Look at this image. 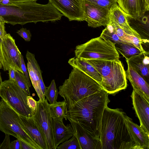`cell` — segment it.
Masks as SVG:
<instances>
[{"label":"cell","instance_id":"4316f807","mask_svg":"<svg viewBox=\"0 0 149 149\" xmlns=\"http://www.w3.org/2000/svg\"><path fill=\"white\" fill-rule=\"evenodd\" d=\"M58 91L56 88L55 81L53 79L49 85L46 87L45 93V97L50 104H52L57 102Z\"/></svg>","mask_w":149,"mask_h":149},{"label":"cell","instance_id":"f1b7e54d","mask_svg":"<svg viewBox=\"0 0 149 149\" xmlns=\"http://www.w3.org/2000/svg\"><path fill=\"white\" fill-rule=\"evenodd\" d=\"M100 36L109 39L115 44L120 42H126L119 38L113 26L109 23L103 30Z\"/></svg>","mask_w":149,"mask_h":149},{"label":"cell","instance_id":"ffe728a7","mask_svg":"<svg viewBox=\"0 0 149 149\" xmlns=\"http://www.w3.org/2000/svg\"><path fill=\"white\" fill-rule=\"evenodd\" d=\"M125 71L128 79L133 90L138 93L149 102V84L128 64Z\"/></svg>","mask_w":149,"mask_h":149},{"label":"cell","instance_id":"5bb4252c","mask_svg":"<svg viewBox=\"0 0 149 149\" xmlns=\"http://www.w3.org/2000/svg\"><path fill=\"white\" fill-rule=\"evenodd\" d=\"M19 116L22 127L33 140L42 149H48L46 138L33 116Z\"/></svg>","mask_w":149,"mask_h":149},{"label":"cell","instance_id":"f35d334b","mask_svg":"<svg viewBox=\"0 0 149 149\" xmlns=\"http://www.w3.org/2000/svg\"><path fill=\"white\" fill-rule=\"evenodd\" d=\"M39 79L41 89L44 96L45 97V93L46 87L45 86L42 79V72L39 74Z\"/></svg>","mask_w":149,"mask_h":149},{"label":"cell","instance_id":"2e32d148","mask_svg":"<svg viewBox=\"0 0 149 149\" xmlns=\"http://www.w3.org/2000/svg\"><path fill=\"white\" fill-rule=\"evenodd\" d=\"M125 119L128 130L138 149H149V134L126 114Z\"/></svg>","mask_w":149,"mask_h":149},{"label":"cell","instance_id":"e575fe53","mask_svg":"<svg viewBox=\"0 0 149 149\" xmlns=\"http://www.w3.org/2000/svg\"><path fill=\"white\" fill-rule=\"evenodd\" d=\"M20 66L22 70L26 77L29 83L31 84L28 70L24 63L23 56L22 54L20 58Z\"/></svg>","mask_w":149,"mask_h":149},{"label":"cell","instance_id":"484cf974","mask_svg":"<svg viewBox=\"0 0 149 149\" xmlns=\"http://www.w3.org/2000/svg\"><path fill=\"white\" fill-rule=\"evenodd\" d=\"M49 108L51 115L53 118L56 119L61 121H63L64 118L67 120L65 114L68 108L66 103L65 100L57 102L54 104H50Z\"/></svg>","mask_w":149,"mask_h":149},{"label":"cell","instance_id":"44dd1931","mask_svg":"<svg viewBox=\"0 0 149 149\" xmlns=\"http://www.w3.org/2000/svg\"><path fill=\"white\" fill-rule=\"evenodd\" d=\"M52 125L54 148L56 149L59 145L71 137L74 132L71 124L65 125L63 121L56 119L52 118Z\"/></svg>","mask_w":149,"mask_h":149},{"label":"cell","instance_id":"ac0fdd59","mask_svg":"<svg viewBox=\"0 0 149 149\" xmlns=\"http://www.w3.org/2000/svg\"><path fill=\"white\" fill-rule=\"evenodd\" d=\"M68 120L78 141L80 149H101L100 141L93 137L76 122Z\"/></svg>","mask_w":149,"mask_h":149},{"label":"cell","instance_id":"ab89813d","mask_svg":"<svg viewBox=\"0 0 149 149\" xmlns=\"http://www.w3.org/2000/svg\"><path fill=\"white\" fill-rule=\"evenodd\" d=\"M20 141V149H34L32 147L25 142L21 140Z\"/></svg>","mask_w":149,"mask_h":149},{"label":"cell","instance_id":"ee69618b","mask_svg":"<svg viewBox=\"0 0 149 149\" xmlns=\"http://www.w3.org/2000/svg\"><path fill=\"white\" fill-rule=\"evenodd\" d=\"M2 40L0 38V43L1 42ZM1 51H0V60L1 61Z\"/></svg>","mask_w":149,"mask_h":149},{"label":"cell","instance_id":"d6986e66","mask_svg":"<svg viewBox=\"0 0 149 149\" xmlns=\"http://www.w3.org/2000/svg\"><path fill=\"white\" fill-rule=\"evenodd\" d=\"M128 64L149 84V53L145 52L126 59Z\"/></svg>","mask_w":149,"mask_h":149},{"label":"cell","instance_id":"8992f818","mask_svg":"<svg viewBox=\"0 0 149 149\" xmlns=\"http://www.w3.org/2000/svg\"><path fill=\"white\" fill-rule=\"evenodd\" d=\"M115 45L109 39L100 36L77 46L74 51L75 57L85 59L119 60V55Z\"/></svg>","mask_w":149,"mask_h":149},{"label":"cell","instance_id":"277c9868","mask_svg":"<svg viewBox=\"0 0 149 149\" xmlns=\"http://www.w3.org/2000/svg\"><path fill=\"white\" fill-rule=\"evenodd\" d=\"M58 89V94L66 102L68 110L80 100L103 89L94 79L75 68Z\"/></svg>","mask_w":149,"mask_h":149},{"label":"cell","instance_id":"83f0119b","mask_svg":"<svg viewBox=\"0 0 149 149\" xmlns=\"http://www.w3.org/2000/svg\"><path fill=\"white\" fill-rule=\"evenodd\" d=\"M15 81L28 95H30V87L31 84L29 83L24 73L15 70Z\"/></svg>","mask_w":149,"mask_h":149},{"label":"cell","instance_id":"bcb514c9","mask_svg":"<svg viewBox=\"0 0 149 149\" xmlns=\"http://www.w3.org/2000/svg\"><path fill=\"white\" fill-rule=\"evenodd\" d=\"M148 5H149V0H146Z\"/></svg>","mask_w":149,"mask_h":149},{"label":"cell","instance_id":"7bdbcfd3","mask_svg":"<svg viewBox=\"0 0 149 149\" xmlns=\"http://www.w3.org/2000/svg\"><path fill=\"white\" fill-rule=\"evenodd\" d=\"M2 78H1V72H0V85L2 82Z\"/></svg>","mask_w":149,"mask_h":149},{"label":"cell","instance_id":"74e56055","mask_svg":"<svg viewBox=\"0 0 149 149\" xmlns=\"http://www.w3.org/2000/svg\"><path fill=\"white\" fill-rule=\"evenodd\" d=\"M8 70L9 79L12 81H15V70L10 67Z\"/></svg>","mask_w":149,"mask_h":149},{"label":"cell","instance_id":"d4e9b609","mask_svg":"<svg viewBox=\"0 0 149 149\" xmlns=\"http://www.w3.org/2000/svg\"><path fill=\"white\" fill-rule=\"evenodd\" d=\"M115 45L118 53L121 54L126 59L143 52L132 44L127 42L118 43Z\"/></svg>","mask_w":149,"mask_h":149},{"label":"cell","instance_id":"4fadbf2b","mask_svg":"<svg viewBox=\"0 0 149 149\" xmlns=\"http://www.w3.org/2000/svg\"><path fill=\"white\" fill-rule=\"evenodd\" d=\"M131 97L134 109L139 120L140 126L149 134V102L134 90Z\"/></svg>","mask_w":149,"mask_h":149},{"label":"cell","instance_id":"b9f144b4","mask_svg":"<svg viewBox=\"0 0 149 149\" xmlns=\"http://www.w3.org/2000/svg\"><path fill=\"white\" fill-rule=\"evenodd\" d=\"M37 0H10V1L12 2H19L30 1H36Z\"/></svg>","mask_w":149,"mask_h":149},{"label":"cell","instance_id":"603a6c76","mask_svg":"<svg viewBox=\"0 0 149 149\" xmlns=\"http://www.w3.org/2000/svg\"><path fill=\"white\" fill-rule=\"evenodd\" d=\"M68 63L72 68H76L84 72L101 86L102 79L100 74L93 66L85 59L75 57L70 59Z\"/></svg>","mask_w":149,"mask_h":149},{"label":"cell","instance_id":"d590c367","mask_svg":"<svg viewBox=\"0 0 149 149\" xmlns=\"http://www.w3.org/2000/svg\"><path fill=\"white\" fill-rule=\"evenodd\" d=\"M5 23L0 21V38L2 40L7 33L5 30Z\"/></svg>","mask_w":149,"mask_h":149},{"label":"cell","instance_id":"7c38bea8","mask_svg":"<svg viewBox=\"0 0 149 149\" xmlns=\"http://www.w3.org/2000/svg\"><path fill=\"white\" fill-rule=\"evenodd\" d=\"M109 10L84 1V21L88 26L96 28L107 26L109 22Z\"/></svg>","mask_w":149,"mask_h":149},{"label":"cell","instance_id":"8d00e7d4","mask_svg":"<svg viewBox=\"0 0 149 149\" xmlns=\"http://www.w3.org/2000/svg\"><path fill=\"white\" fill-rule=\"evenodd\" d=\"M11 149H20V141L17 139L10 142Z\"/></svg>","mask_w":149,"mask_h":149},{"label":"cell","instance_id":"7a4b0ae2","mask_svg":"<svg viewBox=\"0 0 149 149\" xmlns=\"http://www.w3.org/2000/svg\"><path fill=\"white\" fill-rule=\"evenodd\" d=\"M63 16L49 2L46 4L36 1L10 2L8 5L0 4V21L13 25L55 22Z\"/></svg>","mask_w":149,"mask_h":149},{"label":"cell","instance_id":"d6a6232c","mask_svg":"<svg viewBox=\"0 0 149 149\" xmlns=\"http://www.w3.org/2000/svg\"><path fill=\"white\" fill-rule=\"evenodd\" d=\"M27 100L28 105L32 111L33 115V113L36 110L37 107V101H36L30 95L27 96Z\"/></svg>","mask_w":149,"mask_h":149},{"label":"cell","instance_id":"e0dca14e","mask_svg":"<svg viewBox=\"0 0 149 149\" xmlns=\"http://www.w3.org/2000/svg\"><path fill=\"white\" fill-rule=\"evenodd\" d=\"M26 57L27 61V67L30 79L39 98V100L43 101L45 99L40 86L39 74L42 72L35 55L27 51Z\"/></svg>","mask_w":149,"mask_h":149},{"label":"cell","instance_id":"8fae6325","mask_svg":"<svg viewBox=\"0 0 149 149\" xmlns=\"http://www.w3.org/2000/svg\"><path fill=\"white\" fill-rule=\"evenodd\" d=\"M69 21H84V0H49Z\"/></svg>","mask_w":149,"mask_h":149},{"label":"cell","instance_id":"4dcf8cb0","mask_svg":"<svg viewBox=\"0 0 149 149\" xmlns=\"http://www.w3.org/2000/svg\"><path fill=\"white\" fill-rule=\"evenodd\" d=\"M94 5L109 10L114 5L117 4V0H84Z\"/></svg>","mask_w":149,"mask_h":149},{"label":"cell","instance_id":"7402d4cb","mask_svg":"<svg viewBox=\"0 0 149 149\" xmlns=\"http://www.w3.org/2000/svg\"><path fill=\"white\" fill-rule=\"evenodd\" d=\"M109 15V18L116 22L126 33L142 39L139 34L130 26L127 16L117 3L110 9Z\"/></svg>","mask_w":149,"mask_h":149},{"label":"cell","instance_id":"3957f363","mask_svg":"<svg viewBox=\"0 0 149 149\" xmlns=\"http://www.w3.org/2000/svg\"><path fill=\"white\" fill-rule=\"evenodd\" d=\"M121 109L105 108L100 132L101 149H138L127 129Z\"/></svg>","mask_w":149,"mask_h":149},{"label":"cell","instance_id":"6da1fadb","mask_svg":"<svg viewBox=\"0 0 149 149\" xmlns=\"http://www.w3.org/2000/svg\"><path fill=\"white\" fill-rule=\"evenodd\" d=\"M103 89L78 101L68 110L65 116L78 123L90 135L100 141V125L104 111L110 102Z\"/></svg>","mask_w":149,"mask_h":149},{"label":"cell","instance_id":"9a60e30c","mask_svg":"<svg viewBox=\"0 0 149 149\" xmlns=\"http://www.w3.org/2000/svg\"><path fill=\"white\" fill-rule=\"evenodd\" d=\"M117 2L127 17L133 19L142 17L149 10L146 0H117Z\"/></svg>","mask_w":149,"mask_h":149},{"label":"cell","instance_id":"5b68a950","mask_svg":"<svg viewBox=\"0 0 149 149\" xmlns=\"http://www.w3.org/2000/svg\"><path fill=\"white\" fill-rule=\"evenodd\" d=\"M84 59L100 74L102 79L100 86L109 94H114L126 88L125 71L119 60Z\"/></svg>","mask_w":149,"mask_h":149},{"label":"cell","instance_id":"9c48e42d","mask_svg":"<svg viewBox=\"0 0 149 149\" xmlns=\"http://www.w3.org/2000/svg\"><path fill=\"white\" fill-rule=\"evenodd\" d=\"M1 61L4 71L10 67L24 73L20 66L21 53L16 45L15 40L10 33H7L0 43Z\"/></svg>","mask_w":149,"mask_h":149},{"label":"cell","instance_id":"60d3db41","mask_svg":"<svg viewBox=\"0 0 149 149\" xmlns=\"http://www.w3.org/2000/svg\"><path fill=\"white\" fill-rule=\"evenodd\" d=\"M10 0H0V4L5 5H8L10 4Z\"/></svg>","mask_w":149,"mask_h":149},{"label":"cell","instance_id":"30bf717a","mask_svg":"<svg viewBox=\"0 0 149 149\" xmlns=\"http://www.w3.org/2000/svg\"><path fill=\"white\" fill-rule=\"evenodd\" d=\"M49 105L46 98L42 101L39 100L37 101V107L32 116L46 138L48 149H55L52 118Z\"/></svg>","mask_w":149,"mask_h":149},{"label":"cell","instance_id":"cb8c5ba5","mask_svg":"<svg viewBox=\"0 0 149 149\" xmlns=\"http://www.w3.org/2000/svg\"><path fill=\"white\" fill-rule=\"evenodd\" d=\"M109 19V23L113 26L116 33L121 39L132 44L142 52H146L142 46L143 40L141 39L127 33L116 22Z\"/></svg>","mask_w":149,"mask_h":149},{"label":"cell","instance_id":"1f68e13d","mask_svg":"<svg viewBox=\"0 0 149 149\" xmlns=\"http://www.w3.org/2000/svg\"><path fill=\"white\" fill-rule=\"evenodd\" d=\"M16 33L22 37L25 41H30L31 40V34L29 30L26 28H22Z\"/></svg>","mask_w":149,"mask_h":149},{"label":"cell","instance_id":"836d02e7","mask_svg":"<svg viewBox=\"0 0 149 149\" xmlns=\"http://www.w3.org/2000/svg\"><path fill=\"white\" fill-rule=\"evenodd\" d=\"M5 134L4 139L3 142L0 144V149H11L10 135Z\"/></svg>","mask_w":149,"mask_h":149},{"label":"cell","instance_id":"52a82bcc","mask_svg":"<svg viewBox=\"0 0 149 149\" xmlns=\"http://www.w3.org/2000/svg\"><path fill=\"white\" fill-rule=\"evenodd\" d=\"M19 114L2 99L0 101V131L13 136L32 147L42 149L22 127Z\"/></svg>","mask_w":149,"mask_h":149},{"label":"cell","instance_id":"ba28073f","mask_svg":"<svg viewBox=\"0 0 149 149\" xmlns=\"http://www.w3.org/2000/svg\"><path fill=\"white\" fill-rule=\"evenodd\" d=\"M28 95L15 81L9 79L2 81L0 86V96L19 115L33 116L29 107L27 97Z\"/></svg>","mask_w":149,"mask_h":149},{"label":"cell","instance_id":"f546056e","mask_svg":"<svg viewBox=\"0 0 149 149\" xmlns=\"http://www.w3.org/2000/svg\"><path fill=\"white\" fill-rule=\"evenodd\" d=\"M80 149L78 141L74 134L70 138L59 145L56 149Z\"/></svg>","mask_w":149,"mask_h":149},{"label":"cell","instance_id":"f6af8a7d","mask_svg":"<svg viewBox=\"0 0 149 149\" xmlns=\"http://www.w3.org/2000/svg\"><path fill=\"white\" fill-rule=\"evenodd\" d=\"M0 68H2V65L1 61L0 60Z\"/></svg>","mask_w":149,"mask_h":149}]
</instances>
